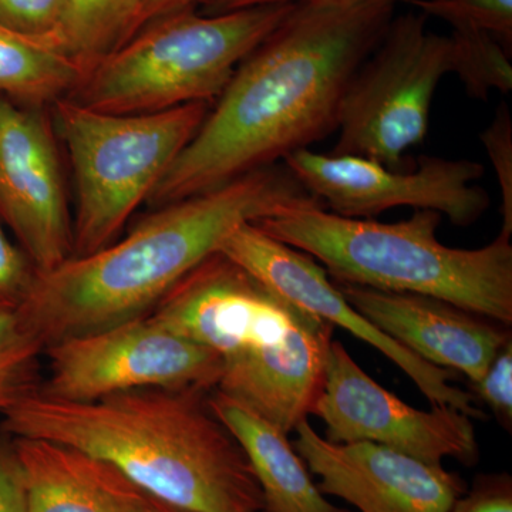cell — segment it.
I'll use <instances>...</instances> for the list:
<instances>
[{"instance_id": "obj_27", "label": "cell", "mask_w": 512, "mask_h": 512, "mask_svg": "<svg viewBox=\"0 0 512 512\" xmlns=\"http://www.w3.org/2000/svg\"><path fill=\"white\" fill-rule=\"evenodd\" d=\"M448 512H512V478L508 473L480 474Z\"/></svg>"}, {"instance_id": "obj_10", "label": "cell", "mask_w": 512, "mask_h": 512, "mask_svg": "<svg viewBox=\"0 0 512 512\" xmlns=\"http://www.w3.org/2000/svg\"><path fill=\"white\" fill-rule=\"evenodd\" d=\"M284 164L320 204L348 218H375L410 207L446 215L457 227H470L490 208L484 188L474 185L484 168L471 160L421 156L417 170H397L356 156L293 151Z\"/></svg>"}, {"instance_id": "obj_17", "label": "cell", "mask_w": 512, "mask_h": 512, "mask_svg": "<svg viewBox=\"0 0 512 512\" xmlns=\"http://www.w3.org/2000/svg\"><path fill=\"white\" fill-rule=\"evenodd\" d=\"M208 404L251 464L261 488V512H350L319 490L289 434L220 390L208 394Z\"/></svg>"}, {"instance_id": "obj_15", "label": "cell", "mask_w": 512, "mask_h": 512, "mask_svg": "<svg viewBox=\"0 0 512 512\" xmlns=\"http://www.w3.org/2000/svg\"><path fill=\"white\" fill-rule=\"evenodd\" d=\"M346 301L384 335L431 365L477 382L511 340L510 328L453 303L417 293L336 284Z\"/></svg>"}, {"instance_id": "obj_5", "label": "cell", "mask_w": 512, "mask_h": 512, "mask_svg": "<svg viewBox=\"0 0 512 512\" xmlns=\"http://www.w3.org/2000/svg\"><path fill=\"white\" fill-rule=\"evenodd\" d=\"M441 218L436 211L416 210L387 224L305 204L254 224L319 261L335 284L431 296L510 328V235L500 232L483 248H451L437 237Z\"/></svg>"}, {"instance_id": "obj_6", "label": "cell", "mask_w": 512, "mask_h": 512, "mask_svg": "<svg viewBox=\"0 0 512 512\" xmlns=\"http://www.w3.org/2000/svg\"><path fill=\"white\" fill-rule=\"evenodd\" d=\"M293 6L274 3L212 16L188 9L165 16L94 64L67 99L113 114L212 104Z\"/></svg>"}, {"instance_id": "obj_2", "label": "cell", "mask_w": 512, "mask_h": 512, "mask_svg": "<svg viewBox=\"0 0 512 512\" xmlns=\"http://www.w3.org/2000/svg\"><path fill=\"white\" fill-rule=\"evenodd\" d=\"M320 204L284 163L157 208L126 238L39 272L18 312L43 348L150 315L165 295L245 222Z\"/></svg>"}, {"instance_id": "obj_25", "label": "cell", "mask_w": 512, "mask_h": 512, "mask_svg": "<svg viewBox=\"0 0 512 512\" xmlns=\"http://www.w3.org/2000/svg\"><path fill=\"white\" fill-rule=\"evenodd\" d=\"M473 387L474 399L483 400L485 406L497 416L505 429L512 424V339L504 346Z\"/></svg>"}, {"instance_id": "obj_3", "label": "cell", "mask_w": 512, "mask_h": 512, "mask_svg": "<svg viewBox=\"0 0 512 512\" xmlns=\"http://www.w3.org/2000/svg\"><path fill=\"white\" fill-rule=\"evenodd\" d=\"M208 394L151 387L67 402L37 390L0 414V430L80 448L119 468L144 493L184 510L261 512L251 464L212 412Z\"/></svg>"}, {"instance_id": "obj_12", "label": "cell", "mask_w": 512, "mask_h": 512, "mask_svg": "<svg viewBox=\"0 0 512 512\" xmlns=\"http://www.w3.org/2000/svg\"><path fill=\"white\" fill-rule=\"evenodd\" d=\"M218 252L305 311L379 350L410 377L431 406L454 407L473 420L487 417L474 403L473 393L454 386L450 370L420 359L357 312L312 256L271 237L254 222L235 228Z\"/></svg>"}, {"instance_id": "obj_13", "label": "cell", "mask_w": 512, "mask_h": 512, "mask_svg": "<svg viewBox=\"0 0 512 512\" xmlns=\"http://www.w3.org/2000/svg\"><path fill=\"white\" fill-rule=\"evenodd\" d=\"M0 220L37 271L73 256V220L55 134L40 107L0 96Z\"/></svg>"}, {"instance_id": "obj_22", "label": "cell", "mask_w": 512, "mask_h": 512, "mask_svg": "<svg viewBox=\"0 0 512 512\" xmlns=\"http://www.w3.org/2000/svg\"><path fill=\"white\" fill-rule=\"evenodd\" d=\"M427 18L444 20L451 29L490 33L504 46L512 42V0H409Z\"/></svg>"}, {"instance_id": "obj_29", "label": "cell", "mask_w": 512, "mask_h": 512, "mask_svg": "<svg viewBox=\"0 0 512 512\" xmlns=\"http://www.w3.org/2000/svg\"><path fill=\"white\" fill-rule=\"evenodd\" d=\"M369 2H409V0H215L212 2L218 13L229 10L252 8V6L274 5V3H326V5H357Z\"/></svg>"}, {"instance_id": "obj_24", "label": "cell", "mask_w": 512, "mask_h": 512, "mask_svg": "<svg viewBox=\"0 0 512 512\" xmlns=\"http://www.w3.org/2000/svg\"><path fill=\"white\" fill-rule=\"evenodd\" d=\"M488 158L493 164L500 184L503 200V229L505 235L512 234V120L507 103H501L493 123L480 134Z\"/></svg>"}, {"instance_id": "obj_16", "label": "cell", "mask_w": 512, "mask_h": 512, "mask_svg": "<svg viewBox=\"0 0 512 512\" xmlns=\"http://www.w3.org/2000/svg\"><path fill=\"white\" fill-rule=\"evenodd\" d=\"M13 439L26 512H140L144 491L107 461L57 441Z\"/></svg>"}, {"instance_id": "obj_23", "label": "cell", "mask_w": 512, "mask_h": 512, "mask_svg": "<svg viewBox=\"0 0 512 512\" xmlns=\"http://www.w3.org/2000/svg\"><path fill=\"white\" fill-rule=\"evenodd\" d=\"M37 268L0 225V315H18L35 286Z\"/></svg>"}, {"instance_id": "obj_31", "label": "cell", "mask_w": 512, "mask_h": 512, "mask_svg": "<svg viewBox=\"0 0 512 512\" xmlns=\"http://www.w3.org/2000/svg\"><path fill=\"white\" fill-rule=\"evenodd\" d=\"M140 512H194L184 510V508L175 507V505L164 503V501L157 500L144 493L143 501H141Z\"/></svg>"}, {"instance_id": "obj_18", "label": "cell", "mask_w": 512, "mask_h": 512, "mask_svg": "<svg viewBox=\"0 0 512 512\" xmlns=\"http://www.w3.org/2000/svg\"><path fill=\"white\" fill-rule=\"evenodd\" d=\"M84 73L47 37L0 22V96L26 106L55 104L76 89Z\"/></svg>"}, {"instance_id": "obj_7", "label": "cell", "mask_w": 512, "mask_h": 512, "mask_svg": "<svg viewBox=\"0 0 512 512\" xmlns=\"http://www.w3.org/2000/svg\"><path fill=\"white\" fill-rule=\"evenodd\" d=\"M211 104L146 114H113L77 101L53 104L76 185L73 256L113 244L197 134Z\"/></svg>"}, {"instance_id": "obj_8", "label": "cell", "mask_w": 512, "mask_h": 512, "mask_svg": "<svg viewBox=\"0 0 512 512\" xmlns=\"http://www.w3.org/2000/svg\"><path fill=\"white\" fill-rule=\"evenodd\" d=\"M453 72L450 36L429 29V18H393L350 80L340 104L332 153L403 167L404 154L426 140L434 93Z\"/></svg>"}, {"instance_id": "obj_1", "label": "cell", "mask_w": 512, "mask_h": 512, "mask_svg": "<svg viewBox=\"0 0 512 512\" xmlns=\"http://www.w3.org/2000/svg\"><path fill=\"white\" fill-rule=\"evenodd\" d=\"M396 3H295L235 70L150 202L161 208L284 161L338 128L353 74L380 42Z\"/></svg>"}, {"instance_id": "obj_11", "label": "cell", "mask_w": 512, "mask_h": 512, "mask_svg": "<svg viewBox=\"0 0 512 512\" xmlns=\"http://www.w3.org/2000/svg\"><path fill=\"white\" fill-rule=\"evenodd\" d=\"M311 414L332 443L369 441L430 464L453 458L474 466L480 458L470 416L450 406L414 409L366 373L339 340L330 343Z\"/></svg>"}, {"instance_id": "obj_26", "label": "cell", "mask_w": 512, "mask_h": 512, "mask_svg": "<svg viewBox=\"0 0 512 512\" xmlns=\"http://www.w3.org/2000/svg\"><path fill=\"white\" fill-rule=\"evenodd\" d=\"M64 0H0V22L9 28L49 39Z\"/></svg>"}, {"instance_id": "obj_30", "label": "cell", "mask_w": 512, "mask_h": 512, "mask_svg": "<svg viewBox=\"0 0 512 512\" xmlns=\"http://www.w3.org/2000/svg\"><path fill=\"white\" fill-rule=\"evenodd\" d=\"M198 2L212 3L215 2V0H144L140 22H138V29L146 25L150 20L165 18V16L183 12V10L190 9L192 5Z\"/></svg>"}, {"instance_id": "obj_14", "label": "cell", "mask_w": 512, "mask_h": 512, "mask_svg": "<svg viewBox=\"0 0 512 512\" xmlns=\"http://www.w3.org/2000/svg\"><path fill=\"white\" fill-rule=\"evenodd\" d=\"M293 431V447L319 478V490L359 512H448L467 490L464 478L443 464L369 441L332 443L308 419Z\"/></svg>"}, {"instance_id": "obj_19", "label": "cell", "mask_w": 512, "mask_h": 512, "mask_svg": "<svg viewBox=\"0 0 512 512\" xmlns=\"http://www.w3.org/2000/svg\"><path fill=\"white\" fill-rule=\"evenodd\" d=\"M144 0H64L50 42L92 69L138 30Z\"/></svg>"}, {"instance_id": "obj_4", "label": "cell", "mask_w": 512, "mask_h": 512, "mask_svg": "<svg viewBox=\"0 0 512 512\" xmlns=\"http://www.w3.org/2000/svg\"><path fill=\"white\" fill-rule=\"evenodd\" d=\"M183 338L217 353V390L247 404L286 434L308 419L335 326L232 262L208 256L150 313Z\"/></svg>"}, {"instance_id": "obj_28", "label": "cell", "mask_w": 512, "mask_h": 512, "mask_svg": "<svg viewBox=\"0 0 512 512\" xmlns=\"http://www.w3.org/2000/svg\"><path fill=\"white\" fill-rule=\"evenodd\" d=\"M0 512H26L25 484L15 439L0 430Z\"/></svg>"}, {"instance_id": "obj_9", "label": "cell", "mask_w": 512, "mask_h": 512, "mask_svg": "<svg viewBox=\"0 0 512 512\" xmlns=\"http://www.w3.org/2000/svg\"><path fill=\"white\" fill-rule=\"evenodd\" d=\"M49 375L39 392L67 402H93L130 390L212 392L221 360L212 350L171 332L151 315L46 346Z\"/></svg>"}, {"instance_id": "obj_21", "label": "cell", "mask_w": 512, "mask_h": 512, "mask_svg": "<svg viewBox=\"0 0 512 512\" xmlns=\"http://www.w3.org/2000/svg\"><path fill=\"white\" fill-rule=\"evenodd\" d=\"M45 348L16 315H0V414L36 393Z\"/></svg>"}, {"instance_id": "obj_20", "label": "cell", "mask_w": 512, "mask_h": 512, "mask_svg": "<svg viewBox=\"0 0 512 512\" xmlns=\"http://www.w3.org/2000/svg\"><path fill=\"white\" fill-rule=\"evenodd\" d=\"M453 42V72L460 77L467 93L487 101L493 90L511 92L512 66L500 40L483 30L457 29Z\"/></svg>"}]
</instances>
